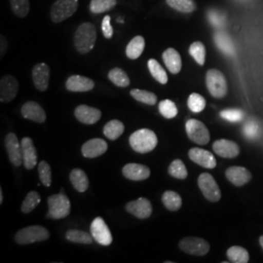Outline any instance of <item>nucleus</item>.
Wrapping results in <instances>:
<instances>
[{"mask_svg":"<svg viewBox=\"0 0 263 263\" xmlns=\"http://www.w3.org/2000/svg\"><path fill=\"white\" fill-rule=\"evenodd\" d=\"M97 40L96 27L91 23L81 24L76 31L74 46L80 54H87L93 50Z\"/></svg>","mask_w":263,"mask_h":263,"instance_id":"obj_1","label":"nucleus"},{"mask_svg":"<svg viewBox=\"0 0 263 263\" xmlns=\"http://www.w3.org/2000/svg\"><path fill=\"white\" fill-rule=\"evenodd\" d=\"M132 148L139 153H148L153 151L158 143L155 133L149 129H141L133 133L129 139Z\"/></svg>","mask_w":263,"mask_h":263,"instance_id":"obj_2","label":"nucleus"},{"mask_svg":"<svg viewBox=\"0 0 263 263\" xmlns=\"http://www.w3.org/2000/svg\"><path fill=\"white\" fill-rule=\"evenodd\" d=\"M50 237V233L43 226H32L25 227L17 232L15 241L19 245L33 244L36 242L46 241Z\"/></svg>","mask_w":263,"mask_h":263,"instance_id":"obj_3","label":"nucleus"},{"mask_svg":"<svg viewBox=\"0 0 263 263\" xmlns=\"http://www.w3.org/2000/svg\"><path fill=\"white\" fill-rule=\"evenodd\" d=\"M47 217L52 219L65 218L70 213V202L64 192L54 194L48 198Z\"/></svg>","mask_w":263,"mask_h":263,"instance_id":"obj_4","label":"nucleus"},{"mask_svg":"<svg viewBox=\"0 0 263 263\" xmlns=\"http://www.w3.org/2000/svg\"><path fill=\"white\" fill-rule=\"evenodd\" d=\"M206 85L210 94L216 99H222L228 91L226 76L218 69H210L206 74Z\"/></svg>","mask_w":263,"mask_h":263,"instance_id":"obj_5","label":"nucleus"},{"mask_svg":"<svg viewBox=\"0 0 263 263\" xmlns=\"http://www.w3.org/2000/svg\"><path fill=\"white\" fill-rule=\"evenodd\" d=\"M78 8V0H58L51 8V20L59 24L70 18Z\"/></svg>","mask_w":263,"mask_h":263,"instance_id":"obj_6","label":"nucleus"},{"mask_svg":"<svg viewBox=\"0 0 263 263\" xmlns=\"http://www.w3.org/2000/svg\"><path fill=\"white\" fill-rule=\"evenodd\" d=\"M198 186L204 197L210 202H218L221 198V191L216 179L211 174L203 173L198 178Z\"/></svg>","mask_w":263,"mask_h":263,"instance_id":"obj_7","label":"nucleus"},{"mask_svg":"<svg viewBox=\"0 0 263 263\" xmlns=\"http://www.w3.org/2000/svg\"><path fill=\"white\" fill-rule=\"evenodd\" d=\"M185 131L189 140L200 145H205L211 140L206 125L197 119H189L185 123Z\"/></svg>","mask_w":263,"mask_h":263,"instance_id":"obj_8","label":"nucleus"},{"mask_svg":"<svg viewBox=\"0 0 263 263\" xmlns=\"http://www.w3.org/2000/svg\"><path fill=\"white\" fill-rule=\"evenodd\" d=\"M179 248L185 254L203 256L210 252V244L206 240L199 237H185L180 240Z\"/></svg>","mask_w":263,"mask_h":263,"instance_id":"obj_9","label":"nucleus"},{"mask_svg":"<svg viewBox=\"0 0 263 263\" xmlns=\"http://www.w3.org/2000/svg\"><path fill=\"white\" fill-rule=\"evenodd\" d=\"M91 235L93 236L95 241L102 246H109L112 243V235L102 217H96L91 227H90Z\"/></svg>","mask_w":263,"mask_h":263,"instance_id":"obj_10","label":"nucleus"},{"mask_svg":"<svg viewBox=\"0 0 263 263\" xmlns=\"http://www.w3.org/2000/svg\"><path fill=\"white\" fill-rule=\"evenodd\" d=\"M5 147L9 156L10 162L14 166L20 167L24 163L22 143L19 142L17 136L14 133H10L6 136Z\"/></svg>","mask_w":263,"mask_h":263,"instance_id":"obj_11","label":"nucleus"},{"mask_svg":"<svg viewBox=\"0 0 263 263\" xmlns=\"http://www.w3.org/2000/svg\"><path fill=\"white\" fill-rule=\"evenodd\" d=\"M19 91L18 80L12 76H3L0 80V101L1 103L12 102Z\"/></svg>","mask_w":263,"mask_h":263,"instance_id":"obj_12","label":"nucleus"},{"mask_svg":"<svg viewBox=\"0 0 263 263\" xmlns=\"http://www.w3.org/2000/svg\"><path fill=\"white\" fill-rule=\"evenodd\" d=\"M126 210L133 216L140 219H145L148 218L152 214V205L148 199L139 198L135 201L129 202L126 205Z\"/></svg>","mask_w":263,"mask_h":263,"instance_id":"obj_13","label":"nucleus"},{"mask_svg":"<svg viewBox=\"0 0 263 263\" xmlns=\"http://www.w3.org/2000/svg\"><path fill=\"white\" fill-rule=\"evenodd\" d=\"M188 156L191 161L203 168L215 169L216 167V160L214 154L206 149L199 147L191 148L188 152Z\"/></svg>","mask_w":263,"mask_h":263,"instance_id":"obj_14","label":"nucleus"},{"mask_svg":"<svg viewBox=\"0 0 263 263\" xmlns=\"http://www.w3.org/2000/svg\"><path fill=\"white\" fill-rule=\"evenodd\" d=\"M213 149L218 156L227 159H233L240 154V147L235 141L224 139L215 141Z\"/></svg>","mask_w":263,"mask_h":263,"instance_id":"obj_15","label":"nucleus"},{"mask_svg":"<svg viewBox=\"0 0 263 263\" xmlns=\"http://www.w3.org/2000/svg\"><path fill=\"white\" fill-rule=\"evenodd\" d=\"M226 179L235 186L241 187L249 183L252 179V174L248 169L241 166H232L226 170Z\"/></svg>","mask_w":263,"mask_h":263,"instance_id":"obj_16","label":"nucleus"},{"mask_svg":"<svg viewBox=\"0 0 263 263\" xmlns=\"http://www.w3.org/2000/svg\"><path fill=\"white\" fill-rule=\"evenodd\" d=\"M74 115L79 122L86 125H93L101 119L102 112L98 108L91 107L86 104H81L76 107Z\"/></svg>","mask_w":263,"mask_h":263,"instance_id":"obj_17","label":"nucleus"},{"mask_svg":"<svg viewBox=\"0 0 263 263\" xmlns=\"http://www.w3.org/2000/svg\"><path fill=\"white\" fill-rule=\"evenodd\" d=\"M32 80L37 90L41 92H45L48 89L50 80L49 66L44 63L35 65L32 69Z\"/></svg>","mask_w":263,"mask_h":263,"instance_id":"obj_18","label":"nucleus"},{"mask_svg":"<svg viewBox=\"0 0 263 263\" xmlns=\"http://www.w3.org/2000/svg\"><path fill=\"white\" fill-rule=\"evenodd\" d=\"M122 173L126 179L134 181H141L148 179L151 176V170L148 167L136 163L125 165L123 167Z\"/></svg>","mask_w":263,"mask_h":263,"instance_id":"obj_19","label":"nucleus"},{"mask_svg":"<svg viewBox=\"0 0 263 263\" xmlns=\"http://www.w3.org/2000/svg\"><path fill=\"white\" fill-rule=\"evenodd\" d=\"M22 151H23V159L24 166L27 170L33 169L37 164V153L33 141L30 138H24L22 141Z\"/></svg>","mask_w":263,"mask_h":263,"instance_id":"obj_20","label":"nucleus"},{"mask_svg":"<svg viewBox=\"0 0 263 263\" xmlns=\"http://www.w3.org/2000/svg\"><path fill=\"white\" fill-rule=\"evenodd\" d=\"M107 151V143L102 139H92L82 145L81 152L85 158H96Z\"/></svg>","mask_w":263,"mask_h":263,"instance_id":"obj_21","label":"nucleus"},{"mask_svg":"<svg viewBox=\"0 0 263 263\" xmlns=\"http://www.w3.org/2000/svg\"><path fill=\"white\" fill-rule=\"evenodd\" d=\"M21 112L24 118L36 123H44L46 120V113L40 104L35 102H28L22 106Z\"/></svg>","mask_w":263,"mask_h":263,"instance_id":"obj_22","label":"nucleus"},{"mask_svg":"<svg viewBox=\"0 0 263 263\" xmlns=\"http://www.w3.org/2000/svg\"><path fill=\"white\" fill-rule=\"evenodd\" d=\"M66 87L70 92H88L94 89L95 83L88 77L72 76L66 80Z\"/></svg>","mask_w":263,"mask_h":263,"instance_id":"obj_23","label":"nucleus"},{"mask_svg":"<svg viewBox=\"0 0 263 263\" xmlns=\"http://www.w3.org/2000/svg\"><path fill=\"white\" fill-rule=\"evenodd\" d=\"M162 58L171 73L178 74L181 70V66H182L181 58L176 49L168 48L166 51H164Z\"/></svg>","mask_w":263,"mask_h":263,"instance_id":"obj_24","label":"nucleus"},{"mask_svg":"<svg viewBox=\"0 0 263 263\" xmlns=\"http://www.w3.org/2000/svg\"><path fill=\"white\" fill-rule=\"evenodd\" d=\"M214 39L216 46L222 53H224L227 56H233L235 54V46L227 33L223 31H217Z\"/></svg>","mask_w":263,"mask_h":263,"instance_id":"obj_25","label":"nucleus"},{"mask_svg":"<svg viewBox=\"0 0 263 263\" xmlns=\"http://www.w3.org/2000/svg\"><path fill=\"white\" fill-rule=\"evenodd\" d=\"M69 180L72 186L78 192H85L89 187V179L84 171L80 169H73L70 172Z\"/></svg>","mask_w":263,"mask_h":263,"instance_id":"obj_26","label":"nucleus"},{"mask_svg":"<svg viewBox=\"0 0 263 263\" xmlns=\"http://www.w3.org/2000/svg\"><path fill=\"white\" fill-rule=\"evenodd\" d=\"M145 47L144 38L138 35L133 38L126 48V55L131 60H137L141 57Z\"/></svg>","mask_w":263,"mask_h":263,"instance_id":"obj_27","label":"nucleus"},{"mask_svg":"<svg viewBox=\"0 0 263 263\" xmlns=\"http://www.w3.org/2000/svg\"><path fill=\"white\" fill-rule=\"evenodd\" d=\"M226 255L230 262L248 263L250 261L249 252L243 247L233 246L229 248L226 252Z\"/></svg>","mask_w":263,"mask_h":263,"instance_id":"obj_28","label":"nucleus"},{"mask_svg":"<svg viewBox=\"0 0 263 263\" xmlns=\"http://www.w3.org/2000/svg\"><path fill=\"white\" fill-rule=\"evenodd\" d=\"M162 202L167 210L171 212H177L181 208L182 200L179 193L168 190L162 195Z\"/></svg>","mask_w":263,"mask_h":263,"instance_id":"obj_29","label":"nucleus"},{"mask_svg":"<svg viewBox=\"0 0 263 263\" xmlns=\"http://www.w3.org/2000/svg\"><path fill=\"white\" fill-rule=\"evenodd\" d=\"M125 130L124 124L119 120H111L104 127V135L109 140H117Z\"/></svg>","mask_w":263,"mask_h":263,"instance_id":"obj_30","label":"nucleus"},{"mask_svg":"<svg viewBox=\"0 0 263 263\" xmlns=\"http://www.w3.org/2000/svg\"><path fill=\"white\" fill-rule=\"evenodd\" d=\"M147 66H148L151 76H153V78L156 81H158L160 84L165 85L168 83L167 72L165 71V69L162 67V66L156 60L151 59L147 63Z\"/></svg>","mask_w":263,"mask_h":263,"instance_id":"obj_31","label":"nucleus"},{"mask_svg":"<svg viewBox=\"0 0 263 263\" xmlns=\"http://www.w3.org/2000/svg\"><path fill=\"white\" fill-rule=\"evenodd\" d=\"M66 240L72 243H78V244L90 245L93 243V236L90 235L89 233L77 230V229H71L68 230L66 233Z\"/></svg>","mask_w":263,"mask_h":263,"instance_id":"obj_32","label":"nucleus"},{"mask_svg":"<svg viewBox=\"0 0 263 263\" xmlns=\"http://www.w3.org/2000/svg\"><path fill=\"white\" fill-rule=\"evenodd\" d=\"M108 79L117 87L126 88L130 85V78L128 74L123 69L118 67L113 68L108 72Z\"/></svg>","mask_w":263,"mask_h":263,"instance_id":"obj_33","label":"nucleus"},{"mask_svg":"<svg viewBox=\"0 0 263 263\" xmlns=\"http://www.w3.org/2000/svg\"><path fill=\"white\" fill-rule=\"evenodd\" d=\"M130 94L136 101L142 104L154 105L157 103V96L152 92L141 90V89H133Z\"/></svg>","mask_w":263,"mask_h":263,"instance_id":"obj_34","label":"nucleus"},{"mask_svg":"<svg viewBox=\"0 0 263 263\" xmlns=\"http://www.w3.org/2000/svg\"><path fill=\"white\" fill-rule=\"evenodd\" d=\"M189 54L196 61L199 66H204L206 62V48L202 42L196 41L192 43L189 47Z\"/></svg>","mask_w":263,"mask_h":263,"instance_id":"obj_35","label":"nucleus"},{"mask_svg":"<svg viewBox=\"0 0 263 263\" xmlns=\"http://www.w3.org/2000/svg\"><path fill=\"white\" fill-rule=\"evenodd\" d=\"M166 3L173 9L182 13H192L196 10L194 0H166Z\"/></svg>","mask_w":263,"mask_h":263,"instance_id":"obj_36","label":"nucleus"},{"mask_svg":"<svg viewBox=\"0 0 263 263\" xmlns=\"http://www.w3.org/2000/svg\"><path fill=\"white\" fill-rule=\"evenodd\" d=\"M170 176L178 179H185L187 178L188 172L184 163L180 159L174 160L168 169Z\"/></svg>","mask_w":263,"mask_h":263,"instance_id":"obj_37","label":"nucleus"},{"mask_svg":"<svg viewBox=\"0 0 263 263\" xmlns=\"http://www.w3.org/2000/svg\"><path fill=\"white\" fill-rule=\"evenodd\" d=\"M116 4V0H92L90 3V11L94 14H102L113 9Z\"/></svg>","mask_w":263,"mask_h":263,"instance_id":"obj_38","label":"nucleus"},{"mask_svg":"<svg viewBox=\"0 0 263 263\" xmlns=\"http://www.w3.org/2000/svg\"><path fill=\"white\" fill-rule=\"evenodd\" d=\"M41 201L40 195L38 194L36 191H30L28 193V195L25 198L22 207H21V211L24 214H29L31 213L35 208L37 207Z\"/></svg>","mask_w":263,"mask_h":263,"instance_id":"obj_39","label":"nucleus"},{"mask_svg":"<svg viewBox=\"0 0 263 263\" xmlns=\"http://www.w3.org/2000/svg\"><path fill=\"white\" fill-rule=\"evenodd\" d=\"M187 105L192 112H202L206 107V100L200 94L192 93L188 97Z\"/></svg>","mask_w":263,"mask_h":263,"instance_id":"obj_40","label":"nucleus"},{"mask_svg":"<svg viewBox=\"0 0 263 263\" xmlns=\"http://www.w3.org/2000/svg\"><path fill=\"white\" fill-rule=\"evenodd\" d=\"M159 112L163 117L167 118V119H173L178 115V107L174 102H172L171 100H164L160 102Z\"/></svg>","mask_w":263,"mask_h":263,"instance_id":"obj_41","label":"nucleus"},{"mask_svg":"<svg viewBox=\"0 0 263 263\" xmlns=\"http://www.w3.org/2000/svg\"><path fill=\"white\" fill-rule=\"evenodd\" d=\"M10 5L13 13L18 18H25L29 12V1L28 0H10Z\"/></svg>","mask_w":263,"mask_h":263,"instance_id":"obj_42","label":"nucleus"},{"mask_svg":"<svg viewBox=\"0 0 263 263\" xmlns=\"http://www.w3.org/2000/svg\"><path fill=\"white\" fill-rule=\"evenodd\" d=\"M38 174H39V179L43 185L46 187L51 186L52 184V172H51V167L48 164L46 161H41L38 165Z\"/></svg>","mask_w":263,"mask_h":263,"instance_id":"obj_43","label":"nucleus"},{"mask_svg":"<svg viewBox=\"0 0 263 263\" xmlns=\"http://www.w3.org/2000/svg\"><path fill=\"white\" fill-rule=\"evenodd\" d=\"M208 19L215 28H222L226 25V15L217 10H210L208 12Z\"/></svg>","mask_w":263,"mask_h":263,"instance_id":"obj_44","label":"nucleus"},{"mask_svg":"<svg viewBox=\"0 0 263 263\" xmlns=\"http://www.w3.org/2000/svg\"><path fill=\"white\" fill-rule=\"evenodd\" d=\"M220 116L226 121L239 122L244 119L245 114L241 109L231 108V109H224L220 111Z\"/></svg>","mask_w":263,"mask_h":263,"instance_id":"obj_45","label":"nucleus"},{"mask_svg":"<svg viewBox=\"0 0 263 263\" xmlns=\"http://www.w3.org/2000/svg\"><path fill=\"white\" fill-rule=\"evenodd\" d=\"M244 135L250 140H254L259 134V126L255 121H250L245 125Z\"/></svg>","mask_w":263,"mask_h":263,"instance_id":"obj_46","label":"nucleus"},{"mask_svg":"<svg viewBox=\"0 0 263 263\" xmlns=\"http://www.w3.org/2000/svg\"><path fill=\"white\" fill-rule=\"evenodd\" d=\"M110 16L106 15L104 16L103 19V23H102V31L104 34V37L106 39H110L113 36V28L110 24Z\"/></svg>","mask_w":263,"mask_h":263,"instance_id":"obj_47","label":"nucleus"},{"mask_svg":"<svg viewBox=\"0 0 263 263\" xmlns=\"http://www.w3.org/2000/svg\"><path fill=\"white\" fill-rule=\"evenodd\" d=\"M7 46H8V43H7V40H6V38L1 35V58L4 56V54L6 53Z\"/></svg>","mask_w":263,"mask_h":263,"instance_id":"obj_48","label":"nucleus"},{"mask_svg":"<svg viewBox=\"0 0 263 263\" xmlns=\"http://www.w3.org/2000/svg\"><path fill=\"white\" fill-rule=\"evenodd\" d=\"M3 203V192H2V189L0 190V204Z\"/></svg>","mask_w":263,"mask_h":263,"instance_id":"obj_49","label":"nucleus"},{"mask_svg":"<svg viewBox=\"0 0 263 263\" xmlns=\"http://www.w3.org/2000/svg\"><path fill=\"white\" fill-rule=\"evenodd\" d=\"M259 244L263 249V235L260 236V238H259Z\"/></svg>","mask_w":263,"mask_h":263,"instance_id":"obj_50","label":"nucleus"},{"mask_svg":"<svg viewBox=\"0 0 263 263\" xmlns=\"http://www.w3.org/2000/svg\"><path fill=\"white\" fill-rule=\"evenodd\" d=\"M117 22H121V23H123L124 20H123L122 18H119V19H117Z\"/></svg>","mask_w":263,"mask_h":263,"instance_id":"obj_51","label":"nucleus"}]
</instances>
